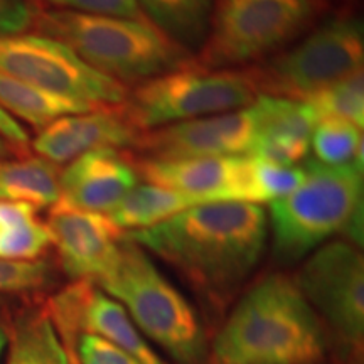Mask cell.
Listing matches in <instances>:
<instances>
[{
  "instance_id": "1",
  "label": "cell",
  "mask_w": 364,
  "mask_h": 364,
  "mask_svg": "<svg viewBox=\"0 0 364 364\" xmlns=\"http://www.w3.org/2000/svg\"><path fill=\"white\" fill-rule=\"evenodd\" d=\"M268 216L250 203L198 204L147 230L129 231L208 306L223 311L247 285L265 252Z\"/></svg>"
},
{
  "instance_id": "2",
  "label": "cell",
  "mask_w": 364,
  "mask_h": 364,
  "mask_svg": "<svg viewBox=\"0 0 364 364\" xmlns=\"http://www.w3.org/2000/svg\"><path fill=\"white\" fill-rule=\"evenodd\" d=\"M329 332L292 277L270 273L250 287L213 341L215 364H316Z\"/></svg>"
},
{
  "instance_id": "3",
  "label": "cell",
  "mask_w": 364,
  "mask_h": 364,
  "mask_svg": "<svg viewBox=\"0 0 364 364\" xmlns=\"http://www.w3.org/2000/svg\"><path fill=\"white\" fill-rule=\"evenodd\" d=\"M34 27L46 38L66 44L86 65L122 85H139L188 66L193 59L189 49L147 19L39 9Z\"/></svg>"
},
{
  "instance_id": "4",
  "label": "cell",
  "mask_w": 364,
  "mask_h": 364,
  "mask_svg": "<svg viewBox=\"0 0 364 364\" xmlns=\"http://www.w3.org/2000/svg\"><path fill=\"white\" fill-rule=\"evenodd\" d=\"M363 162L326 166L306 162V179L294 193L270 203L273 253L282 263L307 258L336 235L363 241Z\"/></svg>"
},
{
  "instance_id": "5",
  "label": "cell",
  "mask_w": 364,
  "mask_h": 364,
  "mask_svg": "<svg viewBox=\"0 0 364 364\" xmlns=\"http://www.w3.org/2000/svg\"><path fill=\"white\" fill-rule=\"evenodd\" d=\"M98 287L125 307L136 329L177 364H206L208 339L198 314L142 247L125 238Z\"/></svg>"
},
{
  "instance_id": "6",
  "label": "cell",
  "mask_w": 364,
  "mask_h": 364,
  "mask_svg": "<svg viewBox=\"0 0 364 364\" xmlns=\"http://www.w3.org/2000/svg\"><path fill=\"white\" fill-rule=\"evenodd\" d=\"M329 0H215L206 38L191 65L236 70L280 53L316 24Z\"/></svg>"
},
{
  "instance_id": "7",
  "label": "cell",
  "mask_w": 364,
  "mask_h": 364,
  "mask_svg": "<svg viewBox=\"0 0 364 364\" xmlns=\"http://www.w3.org/2000/svg\"><path fill=\"white\" fill-rule=\"evenodd\" d=\"M363 22L338 14L317 26L307 38L247 68L258 95L306 100L317 91L363 71Z\"/></svg>"
},
{
  "instance_id": "8",
  "label": "cell",
  "mask_w": 364,
  "mask_h": 364,
  "mask_svg": "<svg viewBox=\"0 0 364 364\" xmlns=\"http://www.w3.org/2000/svg\"><path fill=\"white\" fill-rule=\"evenodd\" d=\"M258 93L245 70L188 65L142 81L127 95L125 115L139 132L247 108Z\"/></svg>"
},
{
  "instance_id": "9",
  "label": "cell",
  "mask_w": 364,
  "mask_h": 364,
  "mask_svg": "<svg viewBox=\"0 0 364 364\" xmlns=\"http://www.w3.org/2000/svg\"><path fill=\"white\" fill-rule=\"evenodd\" d=\"M0 73L91 107L124 105L127 86L86 65L56 39L36 34L0 38Z\"/></svg>"
},
{
  "instance_id": "10",
  "label": "cell",
  "mask_w": 364,
  "mask_h": 364,
  "mask_svg": "<svg viewBox=\"0 0 364 364\" xmlns=\"http://www.w3.org/2000/svg\"><path fill=\"white\" fill-rule=\"evenodd\" d=\"M327 332L353 354L364 339V258L351 241H332L309 255L292 277Z\"/></svg>"
},
{
  "instance_id": "11",
  "label": "cell",
  "mask_w": 364,
  "mask_h": 364,
  "mask_svg": "<svg viewBox=\"0 0 364 364\" xmlns=\"http://www.w3.org/2000/svg\"><path fill=\"white\" fill-rule=\"evenodd\" d=\"M63 339L75 334L102 338L140 364H166L136 329L125 307L100 289L97 282L73 280L46 306Z\"/></svg>"
},
{
  "instance_id": "12",
  "label": "cell",
  "mask_w": 364,
  "mask_h": 364,
  "mask_svg": "<svg viewBox=\"0 0 364 364\" xmlns=\"http://www.w3.org/2000/svg\"><path fill=\"white\" fill-rule=\"evenodd\" d=\"M255 140L252 105L220 115L177 122L142 132L134 147L152 161L231 157L250 154Z\"/></svg>"
},
{
  "instance_id": "13",
  "label": "cell",
  "mask_w": 364,
  "mask_h": 364,
  "mask_svg": "<svg viewBox=\"0 0 364 364\" xmlns=\"http://www.w3.org/2000/svg\"><path fill=\"white\" fill-rule=\"evenodd\" d=\"M59 263L73 280L98 282L125 238L110 216L54 204L46 221Z\"/></svg>"
},
{
  "instance_id": "14",
  "label": "cell",
  "mask_w": 364,
  "mask_h": 364,
  "mask_svg": "<svg viewBox=\"0 0 364 364\" xmlns=\"http://www.w3.org/2000/svg\"><path fill=\"white\" fill-rule=\"evenodd\" d=\"M135 159L118 149L90 150L59 174L56 204L91 213H110L139 184Z\"/></svg>"
},
{
  "instance_id": "15",
  "label": "cell",
  "mask_w": 364,
  "mask_h": 364,
  "mask_svg": "<svg viewBox=\"0 0 364 364\" xmlns=\"http://www.w3.org/2000/svg\"><path fill=\"white\" fill-rule=\"evenodd\" d=\"M142 132L132 125L124 107H102L78 115L58 118L38 132L36 154L53 164L75 161L90 150L134 147Z\"/></svg>"
},
{
  "instance_id": "16",
  "label": "cell",
  "mask_w": 364,
  "mask_h": 364,
  "mask_svg": "<svg viewBox=\"0 0 364 364\" xmlns=\"http://www.w3.org/2000/svg\"><path fill=\"white\" fill-rule=\"evenodd\" d=\"M252 108L255 113L252 157L279 166H297L309 156L317 118L306 102L258 95Z\"/></svg>"
},
{
  "instance_id": "17",
  "label": "cell",
  "mask_w": 364,
  "mask_h": 364,
  "mask_svg": "<svg viewBox=\"0 0 364 364\" xmlns=\"http://www.w3.org/2000/svg\"><path fill=\"white\" fill-rule=\"evenodd\" d=\"M243 162V156L135 161L139 176L149 184L188 194L196 204L231 203Z\"/></svg>"
},
{
  "instance_id": "18",
  "label": "cell",
  "mask_w": 364,
  "mask_h": 364,
  "mask_svg": "<svg viewBox=\"0 0 364 364\" xmlns=\"http://www.w3.org/2000/svg\"><path fill=\"white\" fill-rule=\"evenodd\" d=\"M6 364H76L66 343L44 309L27 312L9 331Z\"/></svg>"
},
{
  "instance_id": "19",
  "label": "cell",
  "mask_w": 364,
  "mask_h": 364,
  "mask_svg": "<svg viewBox=\"0 0 364 364\" xmlns=\"http://www.w3.org/2000/svg\"><path fill=\"white\" fill-rule=\"evenodd\" d=\"M0 108L36 130H43L58 118L97 110L88 103L61 97L27 85L0 73Z\"/></svg>"
},
{
  "instance_id": "20",
  "label": "cell",
  "mask_w": 364,
  "mask_h": 364,
  "mask_svg": "<svg viewBox=\"0 0 364 364\" xmlns=\"http://www.w3.org/2000/svg\"><path fill=\"white\" fill-rule=\"evenodd\" d=\"M51 247V233L39 218L38 208L0 199V260H43Z\"/></svg>"
},
{
  "instance_id": "21",
  "label": "cell",
  "mask_w": 364,
  "mask_h": 364,
  "mask_svg": "<svg viewBox=\"0 0 364 364\" xmlns=\"http://www.w3.org/2000/svg\"><path fill=\"white\" fill-rule=\"evenodd\" d=\"M0 199L53 208L59 199L56 164L43 157H21L0 162Z\"/></svg>"
},
{
  "instance_id": "22",
  "label": "cell",
  "mask_w": 364,
  "mask_h": 364,
  "mask_svg": "<svg viewBox=\"0 0 364 364\" xmlns=\"http://www.w3.org/2000/svg\"><path fill=\"white\" fill-rule=\"evenodd\" d=\"M198 206L191 196L156 184H136L120 203L108 213L120 230H147L186 209Z\"/></svg>"
},
{
  "instance_id": "23",
  "label": "cell",
  "mask_w": 364,
  "mask_h": 364,
  "mask_svg": "<svg viewBox=\"0 0 364 364\" xmlns=\"http://www.w3.org/2000/svg\"><path fill=\"white\" fill-rule=\"evenodd\" d=\"M215 0H136L144 17L186 49L206 38Z\"/></svg>"
},
{
  "instance_id": "24",
  "label": "cell",
  "mask_w": 364,
  "mask_h": 364,
  "mask_svg": "<svg viewBox=\"0 0 364 364\" xmlns=\"http://www.w3.org/2000/svg\"><path fill=\"white\" fill-rule=\"evenodd\" d=\"M306 166H279L257 157H245L231 203H273L285 198L306 179Z\"/></svg>"
},
{
  "instance_id": "25",
  "label": "cell",
  "mask_w": 364,
  "mask_h": 364,
  "mask_svg": "<svg viewBox=\"0 0 364 364\" xmlns=\"http://www.w3.org/2000/svg\"><path fill=\"white\" fill-rule=\"evenodd\" d=\"M312 108L317 122L326 118H338L354 124L359 129L364 125V76L363 71L354 73L338 83L317 91L306 100Z\"/></svg>"
},
{
  "instance_id": "26",
  "label": "cell",
  "mask_w": 364,
  "mask_h": 364,
  "mask_svg": "<svg viewBox=\"0 0 364 364\" xmlns=\"http://www.w3.org/2000/svg\"><path fill=\"white\" fill-rule=\"evenodd\" d=\"M311 147L317 162L326 166H344L363 159V132L359 127L338 118L317 122Z\"/></svg>"
},
{
  "instance_id": "27",
  "label": "cell",
  "mask_w": 364,
  "mask_h": 364,
  "mask_svg": "<svg viewBox=\"0 0 364 364\" xmlns=\"http://www.w3.org/2000/svg\"><path fill=\"white\" fill-rule=\"evenodd\" d=\"M51 265L44 260H0V294L36 292L51 284Z\"/></svg>"
},
{
  "instance_id": "28",
  "label": "cell",
  "mask_w": 364,
  "mask_h": 364,
  "mask_svg": "<svg viewBox=\"0 0 364 364\" xmlns=\"http://www.w3.org/2000/svg\"><path fill=\"white\" fill-rule=\"evenodd\" d=\"M49 2L56 9H65V11L125 17V19H145L136 0H49Z\"/></svg>"
},
{
  "instance_id": "29",
  "label": "cell",
  "mask_w": 364,
  "mask_h": 364,
  "mask_svg": "<svg viewBox=\"0 0 364 364\" xmlns=\"http://www.w3.org/2000/svg\"><path fill=\"white\" fill-rule=\"evenodd\" d=\"M38 11L31 0H0V38L24 34L34 27Z\"/></svg>"
},
{
  "instance_id": "30",
  "label": "cell",
  "mask_w": 364,
  "mask_h": 364,
  "mask_svg": "<svg viewBox=\"0 0 364 364\" xmlns=\"http://www.w3.org/2000/svg\"><path fill=\"white\" fill-rule=\"evenodd\" d=\"M81 364H140L108 341L91 334H81L78 341Z\"/></svg>"
},
{
  "instance_id": "31",
  "label": "cell",
  "mask_w": 364,
  "mask_h": 364,
  "mask_svg": "<svg viewBox=\"0 0 364 364\" xmlns=\"http://www.w3.org/2000/svg\"><path fill=\"white\" fill-rule=\"evenodd\" d=\"M0 136H2L17 154L27 152L31 140L26 129L16 120V118L7 115L2 108H0Z\"/></svg>"
},
{
  "instance_id": "32",
  "label": "cell",
  "mask_w": 364,
  "mask_h": 364,
  "mask_svg": "<svg viewBox=\"0 0 364 364\" xmlns=\"http://www.w3.org/2000/svg\"><path fill=\"white\" fill-rule=\"evenodd\" d=\"M12 152H16V150H14L11 145H9L6 140H4L2 136H0V162L7 161V157L11 156Z\"/></svg>"
},
{
  "instance_id": "33",
  "label": "cell",
  "mask_w": 364,
  "mask_h": 364,
  "mask_svg": "<svg viewBox=\"0 0 364 364\" xmlns=\"http://www.w3.org/2000/svg\"><path fill=\"white\" fill-rule=\"evenodd\" d=\"M7 343H9V329L6 326L0 324V359H2L4 349H6Z\"/></svg>"
}]
</instances>
